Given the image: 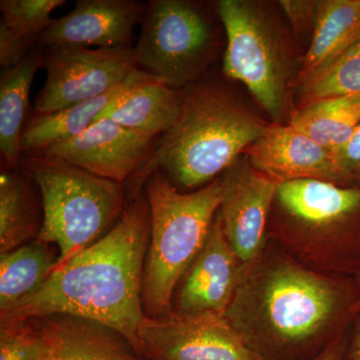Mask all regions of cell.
Masks as SVG:
<instances>
[{
	"instance_id": "14",
	"label": "cell",
	"mask_w": 360,
	"mask_h": 360,
	"mask_svg": "<svg viewBox=\"0 0 360 360\" xmlns=\"http://www.w3.org/2000/svg\"><path fill=\"white\" fill-rule=\"evenodd\" d=\"M243 155L277 184L319 179L340 184L335 155L290 123H267Z\"/></svg>"
},
{
	"instance_id": "30",
	"label": "cell",
	"mask_w": 360,
	"mask_h": 360,
	"mask_svg": "<svg viewBox=\"0 0 360 360\" xmlns=\"http://www.w3.org/2000/svg\"><path fill=\"white\" fill-rule=\"evenodd\" d=\"M345 333L329 341L326 348L314 360H343L347 341Z\"/></svg>"
},
{
	"instance_id": "2",
	"label": "cell",
	"mask_w": 360,
	"mask_h": 360,
	"mask_svg": "<svg viewBox=\"0 0 360 360\" xmlns=\"http://www.w3.org/2000/svg\"><path fill=\"white\" fill-rule=\"evenodd\" d=\"M359 300L354 277L326 274L290 255L264 252L246 270L225 315L262 355L265 348L333 340L352 326Z\"/></svg>"
},
{
	"instance_id": "7",
	"label": "cell",
	"mask_w": 360,
	"mask_h": 360,
	"mask_svg": "<svg viewBox=\"0 0 360 360\" xmlns=\"http://www.w3.org/2000/svg\"><path fill=\"white\" fill-rule=\"evenodd\" d=\"M214 6L226 37L225 75L245 85L272 122H290L297 75L293 44L277 13L257 0H219Z\"/></svg>"
},
{
	"instance_id": "26",
	"label": "cell",
	"mask_w": 360,
	"mask_h": 360,
	"mask_svg": "<svg viewBox=\"0 0 360 360\" xmlns=\"http://www.w3.org/2000/svg\"><path fill=\"white\" fill-rule=\"evenodd\" d=\"M65 4V0H1V20L37 45L40 35L53 23L52 11Z\"/></svg>"
},
{
	"instance_id": "4",
	"label": "cell",
	"mask_w": 360,
	"mask_h": 360,
	"mask_svg": "<svg viewBox=\"0 0 360 360\" xmlns=\"http://www.w3.org/2000/svg\"><path fill=\"white\" fill-rule=\"evenodd\" d=\"M269 225L291 257L335 276L360 272V186L319 179L279 184Z\"/></svg>"
},
{
	"instance_id": "13",
	"label": "cell",
	"mask_w": 360,
	"mask_h": 360,
	"mask_svg": "<svg viewBox=\"0 0 360 360\" xmlns=\"http://www.w3.org/2000/svg\"><path fill=\"white\" fill-rule=\"evenodd\" d=\"M246 270L225 238L217 212L202 250L177 286L172 311L226 314Z\"/></svg>"
},
{
	"instance_id": "5",
	"label": "cell",
	"mask_w": 360,
	"mask_h": 360,
	"mask_svg": "<svg viewBox=\"0 0 360 360\" xmlns=\"http://www.w3.org/2000/svg\"><path fill=\"white\" fill-rule=\"evenodd\" d=\"M150 210V236L142 283L144 314L150 319L172 311L175 291L202 250L224 196V176L181 193L160 170L144 182Z\"/></svg>"
},
{
	"instance_id": "8",
	"label": "cell",
	"mask_w": 360,
	"mask_h": 360,
	"mask_svg": "<svg viewBox=\"0 0 360 360\" xmlns=\"http://www.w3.org/2000/svg\"><path fill=\"white\" fill-rule=\"evenodd\" d=\"M217 44L212 21L198 4L153 0L146 7L134 51L141 70L180 89L205 72Z\"/></svg>"
},
{
	"instance_id": "31",
	"label": "cell",
	"mask_w": 360,
	"mask_h": 360,
	"mask_svg": "<svg viewBox=\"0 0 360 360\" xmlns=\"http://www.w3.org/2000/svg\"><path fill=\"white\" fill-rule=\"evenodd\" d=\"M343 360H360V312L350 326L349 340L347 341Z\"/></svg>"
},
{
	"instance_id": "22",
	"label": "cell",
	"mask_w": 360,
	"mask_h": 360,
	"mask_svg": "<svg viewBox=\"0 0 360 360\" xmlns=\"http://www.w3.org/2000/svg\"><path fill=\"white\" fill-rule=\"evenodd\" d=\"M291 125L335 155L360 124V96H341L295 110Z\"/></svg>"
},
{
	"instance_id": "10",
	"label": "cell",
	"mask_w": 360,
	"mask_h": 360,
	"mask_svg": "<svg viewBox=\"0 0 360 360\" xmlns=\"http://www.w3.org/2000/svg\"><path fill=\"white\" fill-rule=\"evenodd\" d=\"M141 355L150 360H265L248 347L225 314L146 316L139 330Z\"/></svg>"
},
{
	"instance_id": "18",
	"label": "cell",
	"mask_w": 360,
	"mask_h": 360,
	"mask_svg": "<svg viewBox=\"0 0 360 360\" xmlns=\"http://www.w3.org/2000/svg\"><path fill=\"white\" fill-rule=\"evenodd\" d=\"M360 41V0H319L309 49L296 86Z\"/></svg>"
},
{
	"instance_id": "24",
	"label": "cell",
	"mask_w": 360,
	"mask_h": 360,
	"mask_svg": "<svg viewBox=\"0 0 360 360\" xmlns=\"http://www.w3.org/2000/svg\"><path fill=\"white\" fill-rule=\"evenodd\" d=\"M297 87L295 110L335 97L360 96V41L310 75Z\"/></svg>"
},
{
	"instance_id": "17",
	"label": "cell",
	"mask_w": 360,
	"mask_h": 360,
	"mask_svg": "<svg viewBox=\"0 0 360 360\" xmlns=\"http://www.w3.org/2000/svg\"><path fill=\"white\" fill-rule=\"evenodd\" d=\"M186 90L155 82L130 90L115 101L101 118H110L127 129L156 139L179 120Z\"/></svg>"
},
{
	"instance_id": "23",
	"label": "cell",
	"mask_w": 360,
	"mask_h": 360,
	"mask_svg": "<svg viewBox=\"0 0 360 360\" xmlns=\"http://www.w3.org/2000/svg\"><path fill=\"white\" fill-rule=\"evenodd\" d=\"M18 172L0 175V253L26 245L37 233L30 175Z\"/></svg>"
},
{
	"instance_id": "11",
	"label": "cell",
	"mask_w": 360,
	"mask_h": 360,
	"mask_svg": "<svg viewBox=\"0 0 360 360\" xmlns=\"http://www.w3.org/2000/svg\"><path fill=\"white\" fill-rule=\"evenodd\" d=\"M219 214L225 238L246 269L264 255L270 214L279 184L250 161H238L224 175Z\"/></svg>"
},
{
	"instance_id": "16",
	"label": "cell",
	"mask_w": 360,
	"mask_h": 360,
	"mask_svg": "<svg viewBox=\"0 0 360 360\" xmlns=\"http://www.w3.org/2000/svg\"><path fill=\"white\" fill-rule=\"evenodd\" d=\"M160 82L142 70L103 96L75 104L51 115H34L25 123L21 136L22 155L41 153L54 144L68 141L85 131L104 111L130 90Z\"/></svg>"
},
{
	"instance_id": "3",
	"label": "cell",
	"mask_w": 360,
	"mask_h": 360,
	"mask_svg": "<svg viewBox=\"0 0 360 360\" xmlns=\"http://www.w3.org/2000/svg\"><path fill=\"white\" fill-rule=\"evenodd\" d=\"M266 125L221 85L198 82L186 89L179 120L131 179L139 187L160 170L176 188H202L229 172Z\"/></svg>"
},
{
	"instance_id": "25",
	"label": "cell",
	"mask_w": 360,
	"mask_h": 360,
	"mask_svg": "<svg viewBox=\"0 0 360 360\" xmlns=\"http://www.w3.org/2000/svg\"><path fill=\"white\" fill-rule=\"evenodd\" d=\"M0 360H56L41 319H0Z\"/></svg>"
},
{
	"instance_id": "28",
	"label": "cell",
	"mask_w": 360,
	"mask_h": 360,
	"mask_svg": "<svg viewBox=\"0 0 360 360\" xmlns=\"http://www.w3.org/2000/svg\"><path fill=\"white\" fill-rule=\"evenodd\" d=\"M343 186H360V124L349 141L335 153Z\"/></svg>"
},
{
	"instance_id": "20",
	"label": "cell",
	"mask_w": 360,
	"mask_h": 360,
	"mask_svg": "<svg viewBox=\"0 0 360 360\" xmlns=\"http://www.w3.org/2000/svg\"><path fill=\"white\" fill-rule=\"evenodd\" d=\"M41 49H33L20 65L4 68L0 78V151L11 169L20 165L21 136L33 78L42 66Z\"/></svg>"
},
{
	"instance_id": "29",
	"label": "cell",
	"mask_w": 360,
	"mask_h": 360,
	"mask_svg": "<svg viewBox=\"0 0 360 360\" xmlns=\"http://www.w3.org/2000/svg\"><path fill=\"white\" fill-rule=\"evenodd\" d=\"M34 45L11 30L4 21H0V65L2 68H11L20 65L34 49Z\"/></svg>"
},
{
	"instance_id": "32",
	"label": "cell",
	"mask_w": 360,
	"mask_h": 360,
	"mask_svg": "<svg viewBox=\"0 0 360 360\" xmlns=\"http://www.w3.org/2000/svg\"><path fill=\"white\" fill-rule=\"evenodd\" d=\"M355 281H356L357 284V288H359V304H357V311L360 312V272L359 274H357L356 276L354 277Z\"/></svg>"
},
{
	"instance_id": "9",
	"label": "cell",
	"mask_w": 360,
	"mask_h": 360,
	"mask_svg": "<svg viewBox=\"0 0 360 360\" xmlns=\"http://www.w3.org/2000/svg\"><path fill=\"white\" fill-rule=\"evenodd\" d=\"M46 80L34 103L35 115H51L103 96L141 70L134 47H46L42 66Z\"/></svg>"
},
{
	"instance_id": "1",
	"label": "cell",
	"mask_w": 360,
	"mask_h": 360,
	"mask_svg": "<svg viewBox=\"0 0 360 360\" xmlns=\"http://www.w3.org/2000/svg\"><path fill=\"white\" fill-rule=\"evenodd\" d=\"M150 236L148 198L137 195L112 229L70 262L1 319L70 315L120 333L141 355L139 330L144 264Z\"/></svg>"
},
{
	"instance_id": "19",
	"label": "cell",
	"mask_w": 360,
	"mask_h": 360,
	"mask_svg": "<svg viewBox=\"0 0 360 360\" xmlns=\"http://www.w3.org/2000/svg\"><path fill=\"white\" fill-rule=\"evenodd\" d=\"M40 319L53 341L56 360H136L129 343L108 326L70 315Z\"/></svg>"
},
{
	"instance_id": "15",
	"label": "cell",
	"mask_w": 360,
	"mask_h": 360,
	"mask_svg": "<svg viewBox=\"0 0 360 360\" xmlns=\"http://www.w3.org/2000/svg\"><path fill=\"white\" fill-rule=\"evenodd\" d=\"M146 7L132 0H79L70 13L53 20L37 46L130 47L132 32L143 20Z\"/></svg>"
},
{
	"instance_id": "6",
	"label": "cell",
	"mask_w": 360,
	"mask_h": 360,
	"mask_svg": "<svg viewBox=\"0 0 360 360\" xmlns=\"http://www.w3.org/2000/svg\"><path fill=\"white\" fill-rule=\"evenodd\" d=\"M20 165L41 194L44 219L37 240L58 246L56 269L103 238L127 208L122 184L56 156L25 155Z\"/></svg>"
},
{
	"instance_id": "21",
	"label": "cell",
	"mask_w": 360,
	"mask_h": 360,
	"mask_svg": "<svg viewBox=\"0 0 360 360\" xmlns=\"http://www.w3.org/2000/svg\"><path fill=\"white\" fill-rule=\"evenodd\" d=\"M58 255L39 240L0 253V316L39 290L56 269Z\"/></svg>"
},
{
	"instance_id": "12",
	"label": "cell",
	"mask_w": 360,
	"mask_h": 360,
	"mask_svg": "<svg viewBox=\"0 0 360 360\" xmlns=\"http://www.w3.org/2000/svg\"><path fill=\"white\" fill-rule=\"evenodd\" d=\"M158 139L101 118L77 136L44 151L87 172L123 184L131 179L153 155Z\"/></svg>"
},
{
	"instance_id": "27",
	"label": "cell",
	"mask_w": 360,
	"mask_h": 360,
	"mask_svg": "<svg viewBox=\"0 0 360 360\" xmlns=\"http://www.w3.org/2000/svg\"><path fill=\"white\" fill-rule=\"evenodd\" d=\"M288 18L291 30L297 39L314 33L319 0H281L277 4Z\"/></svg>"
}]
</instances>
